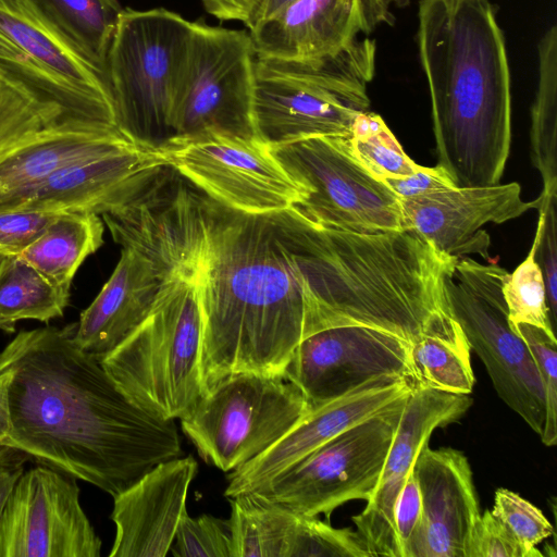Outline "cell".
<instances>
[{
  "label": "cell",
  "mask_w": 557,
  "mask_h": 557,
  "mask_svg": "<svg viewBox=\"0 0 557 557\" xmlns=\"http://www.w3.org/2000/svg\"><path fill=\"white\" fill-rule=\"evenodd\" d=\"M76 322L23 330L0 351L11 431L1 445L112 497L182 456L174 420L136 407L99 359L74 341Z\"/></svg>",
  "instance_id": "obj_1"
},
{
  "label": "cell",
  "mask_w": 557,
  "mask_h": 557,
  "mask_svg": "<svg viewBox=\"0 0 557 557\" xmlns=\"http://www.w3.org/2000/svg\"><path fill=\"white\" fill-rule=\"evenodd\" d=\"M203 393L234 373L284 377L321 331L314 226L292 209L249 214L201 197Z\"/></svg>",
  "instance_id": "obj_2"
},
{
  "label": "cell",
  "mask_w": 557,
  "mask_h": 557,
  "mask_svg": "<svg viewBox=\"0 0 557 557\" xmlns=\"http://www.w3.org/2000/svg\"><path fill=\"white\" fill-rule=\"evenodd\" d=\"M417 41L437 164L457 187L499 183L511 144L510 71L488 0H420Z\"/></svg>",
  "instance_id": "obj_3"
},
{
  "label": "cell",
  "mask_w": 557,
  "mask_h": 557,
  "mask_svg": "<svg viewBox=\"0 0 557 557\" xmlns=\"http://www.w3.org/2000/svg\"><path fill=\"white\" fill-rule=\"evenodd\" d=\"M128 239L163 265L164 277L148 315L99 361L136 407L181 419L203 394L200 207L184 197L148 210Z\"/></svg>",
  "instance_id": "obj_4"
},
{
  "label": "cell",
  "mask_w": 557,
  "mask_h": 557,
  "mask_svg": "<svg viewBox=\"0 0 557 557\" xmlns=\"http://www.w3.org/2000/svg\"><path fill=\"white\" fill-rule=\"evenodd\" d=\"M376 45L362 37L347 50L319 60H255V136L269 147L319 136H349L367 111Z\"/></svg>",
  "instance_id": "obj_5"
},
{
  "label": "cell",
  "mask_w": 557,
  "mask_h": 557,
  "mask_svg": "<svg viewBox=\"0 0 557 557\" xmlns=\"http://www.w3.org/2000/svg\"><path fill=\"white\" fill-rule=\"evenodd\" d=\"M194 23L156 8H124L107 60L117 128L161 147L173 137V112Z\"/></svg>",
  "instance_id": "obj_6"
},
{
  "label": "cell",
  "mask_w": 557,
  "mask_h": 557,
  "mask_svg": "<svg viewBox=\"0 0 557 557\" xmlns=\"http://www.w3.org/2000/svg\"><path fill=\"white\" fill-rule=\"evenodd\" d=\"M310 411L284 377L240 372L208 387L180 420L199 456L231 472L268 450Z\"/></svg>",
  "instance_id": "obj_7"
},
{
  "label": "cell",
  "mask_w": 557,
  "mask_h": 557,
  "mask_svg": "<svg viewBox=\"0 0 557 557\" xmlns=\"http://www.w3.org/2000/svg\"><path fill=\"white\" fill-rule=\"evenodd\" d=\"M408 394L245 493L298 513L311 517L323 513L326 518L347 502L368 500L396 434Z\"/></svg>",
  "instance_id": "obj_8"
},
{
  "label": "cell",
  "mask_w": 557,
  "mask_h": 557,
  "mask_svg": "<svg viewBox=\"0 0 557 557\" xmlns=\"http://www.w3.org/2000/svg\"><path fill=\"white\" fill-rule=\"evenodd\" d=\"M508 275L499 265L458 258L445 280L446 299L451 317L483 361L498 396L541 435L545 422L544 389L531 352L508 320L503 295Z\"/></svg>",
  "instance_id": "obj_9"
},
{
  "label": "cell",
  "mask_w": 557,
  "mask_h": 557,
  "mask_svg": "<svg viewBox=\"0 0 557 557\" xmlns=\"http://www.w3.org/2000/svg\"><path fill=\"white\" fill-rule=\"evenodd\" d=\"M306 196L292 210L324 228L357 233L407 230L400 200L355 157L348 136L270 147Z\"/></svg>",
  "instance_id": "obj_10"
},
{
  "label": "cell",
  "mask_w": 557,
  "mask_h": 557,
  "mask_svg": "<svg viewBox=\"0 0 557 557\" xmlns=\"http://www.w3.org/2000/svg\"><path fill=\"white\" fill-rule=\"evenodd\" d=\"M0 79L73 117L117 127L103 77L32 0H0Z\"/></svg>",
  "instance_id": "obj_11"
},
{
  "label": "cell",
  "mask_w": 557,
  "mask_h": 557,
  "mask_svg": "<svg viewBox=\"0 0 557 557\" xmlns=\"http://www.w3.org/2000/svg\"><path fill=\"white\" fill-rule=\"evenodd\" d=\"M255 60L249 32L195 22L172 138L206 133L255 136Z\"/></svg>",
  "instance_id": "obj_12"
},
{
  "label": "cell",
  "mask_w": 557,
  "mask_h": 557,
  "mask_svg": "<svg viewBox=\"0 0 557 557\" xmlns=\"http://www.w3.org/2000/svg\"><path fill=\"white\" fill-rule=\"evenodd\" d=\"M169 166L212 200L239 212L292 209L306 196L270 147L255 136L206 133L162 145Z\"/></svg>",
  "instance_id": "obj_13"
},
{
  "label": "cell",
  "mask_w": 557,
  "mask_h": 557,
  "mask_svg": "<svg viewBox=\"0 0 557 557\" xmlns=\"http://www.w3.org/2000/svg\"><path fill=\"white\" fill-rule=\"evenodd\" d=\"M79 495L64 472L25 469L0 518V557H99L102 542Z\"/></svg>",
  "instance_id": "obj_14"
},
{
  "label": "cell",
  "mask_w": 557,
  "mask_h": 557,
  "mask_svg": "<svg viewBox=\"0 0 557 557\" xmlns=\"http://www.w3.org/2000/svg\"><path fill=\"white\" fill-rule=\"evenodd\" d=\"M410 347L409 341L374 327H327L297 345L284 379L313 410L380 377L404 376L409 382Z\"/></svg>",
  "instance_id": "obj_15"
},
{
  "label": "cell",
  "mask_w": 557,
  "mask_h": 557,
  "mask_svg": "<svg viewBox=\"0 0 557 557\" xmlns=\"http://www.w3.org/2000/svg\"><path fill=\"white\" fill-rule=\"evenodd\" d=\"M471 404L467 395L411 388L375 488L361 513L352 517L370 557H400L394 521L397 498L431 434L461 418Z\"/></svg>",
  "instance_id": "obj_16"
},
{
  "label": "cell",
  "mask_w": 557,
  "mask_h": 557,
  "mask_svg": "<svg viewBox=\"0 0 557 557\" xmlns=\"http://www.w3.org/2000/svg\"><path fill=\"white\" fill-rule=\"evenodd\" d=\"M166 166L162 147L133 141L112 153L57 171L0 205V211L102 214L129 199Z\"/></svg>",
  "instance_id": "obj_17"
},
{
  "label": "cell",
  "mask_w": 557,
  "mask_h": 557,
  "mask_svg": "<svg viewBox=\"0 0 557 557\" xmlns=\"http://www.w3.org/2000/svg\"><path fill=\"white\" fill-rule=\"evenodd\" d=\"M400 200L407 230H413L436 250L460 258L478 253L490 258V235L481 227L500 224L536 209L524 201L518 183L451 187Z\"/></svg>",
  "instance_id": "obj_18"
},
{
  "label": "cell",
  "mask_w": 557,
  "mask_h": 557,
  "mask_svg": "<svg viewBox=\"0 0 557 557\" xmlns=\"http://www.w3.org/2000/svg\"><path fill=\"white\" fill-rule=\"evenodd\" d=\"M412 472L422 512L405 557H466L468 537L481 515L467 457L450 447L426 445Z\"/></svg>",
  "instance_id": "obj_19"
},
{
  "label": "cell",
  "mask_w": 557,
  "mask_h": 557,
  "mask_svg": "<svg viewBox=\"0 0 557 557\" xmlns=\"http://www.w3.org/2000/svg\"><path fill=\"white\" fill-rule=\"evenodd\" d=\"M198 470L193 456L158 463L113 497L115 537L110 557H164L186 510Z\"/></svg>",
  "instance_id": "obj_20"
},
{
  "label": "cell",
  "mask_w": 557,
  "mask_h": 557,
  "mask_svg": "<svg viewBox=\"0 0 557 557\" xmlns=\"http://www.w3.org/2000/svg\"><path fill=\"white\" fill-rule=\"evenodd\" d=\"M372 29L363 0H290L248 32L257 58L311 61L347 50Z\"/></svg>",
  "instance_id": "obj_21"
},
{
  "label": "cell",
  "mask_w": 557,
  "mask_h": 557,
  "mask_svg": "<svg viewBox=\"0 0 557 557\" xmlns=\"http://www.w3.org/2000/svg\"><path fill=\"white\" fill-rule=\"evenodd\" d=\"M410 391L406 377L384 376L311 410L268 450L231 471L224 495L231 498L249 491Z\"/></svg>",
  "instance_id": "obj_22"
},
{
  "label": "cell",
  "mask_w": 557,
  "mask_h": 557,
  "mask_svg": "<svg viewBox=\"0 0 557 557\" xmlns=\"http://www.w3.org/2000/svg\"><path fill=\"white\" fill-rule=\"evenodd\" d=\"M163 277L159 261L122 245L111 276L76 322L75 343L98 359L111 351L148 315Z\"/></svg>",
  "instance_id": "obj_23"
},
{
  "label": "cell",
  "mask_w": 557,
  "mask_h": 557,
  "mask_svg": "<svg viewBox=\"0 0 557 557\" xmlns=\"http://www.w3.org/2000/svg\"><path fill=\"white\" fill-rule=\"evenodd\" d=\"M133 141L116 126L61 119L0 158V205L22 196L61 169L112 153Z\"/></svg>",
  "instance_id": "obj_24"
},
{
  "label": "cell",
  "mask_w": 557,
  "mask_h": 557,
  "mask_svg": "<svg viewBox=\"0 0 557 557\" xmlns=\"http://www.w3.org/2000/svg\"><path fill=\"white\" fill-rule=\"evenodd\" d=\"M103 231L99 214H57L18 257L52 285L71 295L72 282L79 267L102 246Z\"/></svg>",
  "instance_id": "obj_25"
},
{
  "label": "cell",
  "mask_w": 557,
  "mask_h": 557,
  "mask_svg": "<svg viewBox=\"0 0 557 557\" xmlns=\"http://www.w3.org/2000/svg\"><path fill=\"white\" fill-rule=\"evenodd\" d=\"M46 21L107 83V60L124 8L119 0H32Z\"/></svg>",
  "instance_id": "obj_26"
},
{
  "label": "cell",
  "mask_w": 557,
  "mask_h": 557,
  "mask_svg": "<svg viewBox=\"0 0 557 557\" xmlns=\"http://www.w3.org/2000/svg\"><path fill=\"white\" fill-rule=\"evenodd\" d=\"M469 343L455 319L411 343V388H432L468 395L474 385Z\"/></svg>",
  "instance_id": "obj_27"
},
{
  "label": "cell",
  "mask_w": 557,
  "mask_h": 557,
  "mask_svg": "<svg viewBox=\"0 0 557 557\" xmlns=\"http://www.w3.org/2000/svg\"><path fill=\"white\" fill-rule=\"evenodd\" d=\"M230 502L232 557H290L298 512L248 493Z\"/></svg>",
  "instance_id": "obj_28"
},
{
  "label": "cell",
  "mask_w": 557,
  "mask_h": 557,
  "mask_svg": "<svg viewBox=\"0 0 557 557\" xmlns=\"http://www.w3.org/2000/svg\"><path fill=\"white\" fill-rule=\"evenodd\" d=\"M70 297L21 257L0 259L1 332L14 333L23 320L49 323L63 317Z\"/></svg>",
  "instance_id": "obj_29"
},
{
  "label": "cell",
  "mask_w": 557,
  "mask_h": 557,
  "mask_svg": "<svg viewBox=\"0 0 557 557\" xmlns=\"http://www.w3.org/2000/svg\"><path fill=\"white\" fill-rule=\"evenodd\" d=\"M539 81L531 109V158L543 181L542 195L557 196V26L537 44Z\"/></svg>",
  "instance_id": "obj_30"
},
{
  "label": "cell",
  "mask_w": 557,
  "mask_h": 557,
  "mask_svg": "<svg viewBox=\"0 0 557 557\" xmlns=\"http://www.w3.org/2000/svg\"><path fill=\"white\" fill-rule=\"evenodd\" d=\"M348 139L359 162L383 182L411 175L422 166L407 156L376 113L360 112L352 123Z\"/></svg>",
  "instance_id": "obj_31"
},
{
  "label": "cell",
  "mask_w": 557,
  "mask_h": 557,
  "mask_svg": "<svg viewBox=\"0 0 557 557\" xmlns=\"http://www.w3.org/2000/svg\"><path fill=\"white\" fill-rule=\"evenodd\" d=\"M64 117L73 116L0 79V158Z\"/></svg>",
  "instance_id": "obj_32"
},
{
  "label": "cell",
  "mask_w": 557,
  "mask_h": 557,
  "mask_svg": "<svg viewBox=\"0 0 557 557\" xmlns=\"http://www.w3.org/2000/svg\"><path fill=\"white\" fill-rule=\"evenodd\" d=\"M533 243L527 258L507 276L503 295L509 323H527L555 335L542 271L535 260Z\"/></svg>",
  "instance_id": "obj_33"
},
{
  "label": "cell",
  "mask_w": 557,
  "mask_h": 557,
  "mask_svg": "<svg viewBox=\"0 0 557 557\" xmlns=\"http://www.w3.org/2000/svg\"><path fill=\"white\" fill-rule=\"evenodd\" d=\"M510 325L525 343L540 374L545 397V422L540 436L544 445L554 446L557 442L556 335L527 323H510Z\"/></svg>",
  "instance_id": "obj_34"
},
{
  "label": "cell",
  "mask_w": 557,
  "mask_h": 557,
  "mask_svg": "<svg viewBox=\"0 0 557 557\" xmlns=\"http://www.w3.org/2000/svg\"><path fill=\"white\" fill-rule=\"evenodd\" d=\"M171 554L175 557H232V539L228 520L210 515L181 518Z\"/></svg>",
  "instance_id": "obj_35"
},
{
  "label": "cell",
  "mask_w": 557,
  "mask_h": 557,
  "mask_svg": "<svg viewBox=\"0 0 557 557\" xmlns=\"http://www.w3.org/2000/svg\"><path fill=\"white\" fill-rule=\"evenodd\" d=\"M491 511L529 549H534L554 532L553 525L542 510L519 494L506 488H498L495 492Z\"/></svg>",
  "instance_id": "obj_36"
},
{
  "label": "cell",
  "mask_w": 557,
  "mask_h": 557,
  "mask_svg": "<svg viewBox=\"0 0 557 557\" xmlns=\"http://www.w3.org/2000/svg\"><path fill=\"white\" fill-rule=\"evenodd\" d=\"M556 198L542 194L536 198L539 220L533 243L535 244V260L542 271L546 300L552 319L556 326L557 313V220Z\"/></svg>",
  "instance_id": "obj_37"
},
{
  "label": "cell",
  "mask_w": 557,
  "mask_h": 557,
  "mask_svg": "<svg viewBox=\"0 0 557 557\" xmlns=\"http://www.w3.org/2000/svg\"><path fill=\"white\" fill-rule=\"evenodd\" d=\"M466 557H542L543 554L522 545L491 511L485 510L475 522L466 545Z\"/></svg>",
  "instance_id": "obj_38"
},
{
  "label": "cell",
  "mask_w": 557,
  "mask_h": 557,
  "mask_svg": "<svg viewBox=\"0 0 557 557\" xmlns=\"http://www.w3.org/2000/svg\"><path fill=\"white\" fill-rule=\"evenodd\" d=\"M57 214L0 211V259L20 256Z\"/></svg>",
  "instance_id": "obj_39"
},
{
  "label": "cell",
  "mask_w": 557,
  "mask_h": 557,
  "mask_svg": "<svg viewBox=\"0 0 557 557\" xmlns=\"http://www.w3.org/2000/svg\"><path fill=\"white\" fill-rule=\"evenodd\" d=\"M421 512V494L416 476L411 471L397 498L394 511L400 557H405L406 547L420 522Z\"/></svg>",
  "instance_id": "obj_40"
},
{
  "label": "cell",
  "mask_w": 557,
  "mask_h": 557,
  "mask_svg": "<svg viewBox=\"0 0 557 557\" xmlns=\"http://www.w3.org/2000/svg\"><path fill=\"white\" fill-rule=\"evenodd\" d=\"M399 198H411L434 190L457 187L451 177L441 166H421L411 175L384 181Z\"/></svg>",
  "instance_id": "obj_41"
},
{
  "label": "cell",
  "mask_w": 557,
  "mask_h": 557,
  "mask_svg": "<svg viewBox=\"0 0 557 557\" xmlns=\"http://www.w3.org/2000/svg\"><path fill=\"white\" fill-rule=\"evenodd\" d=\"M28 459L30 458L24 451L0 445V518L14 485L25 471Z\"/></svg>",
  "instance_id": "obj_42"
},
{
  "label": "cell",
  "mask_w": 557,
  "mask_h": 557,
  "mask_svg": "<svg viewBox=\"0 0 557 557\" xmlns=\"http://www.w3.org/2000/svg\"><path fill=\"white\" fill-rule=\"evenodd\" d=\"M263 0H202L208 13L222 21H239L250 28Z\"/></svg>",
  "instance_id": "obj_43"
},
{
  "label": "cell",
  "mask_w": 557,
  "mask_h": 557,
  "mask_svg": "<svg viewBox=\"0 0 557 557\" xmlns=\"http://www.w3.org/2000/svg\"><path fill=\"white\" fill-rule=\"evenodd\" d=\"M369 22L374 28L381 23H391L392 9L406 7L410 0H363Z\"/></svg>",
  "instance_id": "obj_44"
},
{
  "label": "cell",
  "mask_w": 557,
  "mask_h": 557,
  "mask_svg": "<svg viewBox=\"0 0 557 557\" xmlns=\"http://www.w3.org/2000/svg\"><path fill=\"white\" fill-rule=\"evenodd\" d=\"M10 374L0 373V445L9 436L11 431V418L9 407Z\"/></svg>",
  "instance_id": "obj_45"
},
{
  "label": "cell",
  "mask_w": 557,
  "mask_h": 557,
  "mask_svg": "<svg viewBox=\"0 0 557 557\" xmlns=\"http://www.w3.org/2000/svg\"><path fill=\"white\" fill-rule=\"evenodd\" d=\"M448 9L455 7L460 0H441Z\"/></svg>",
  "instance_id": "obj_46"
}]
</instances>
